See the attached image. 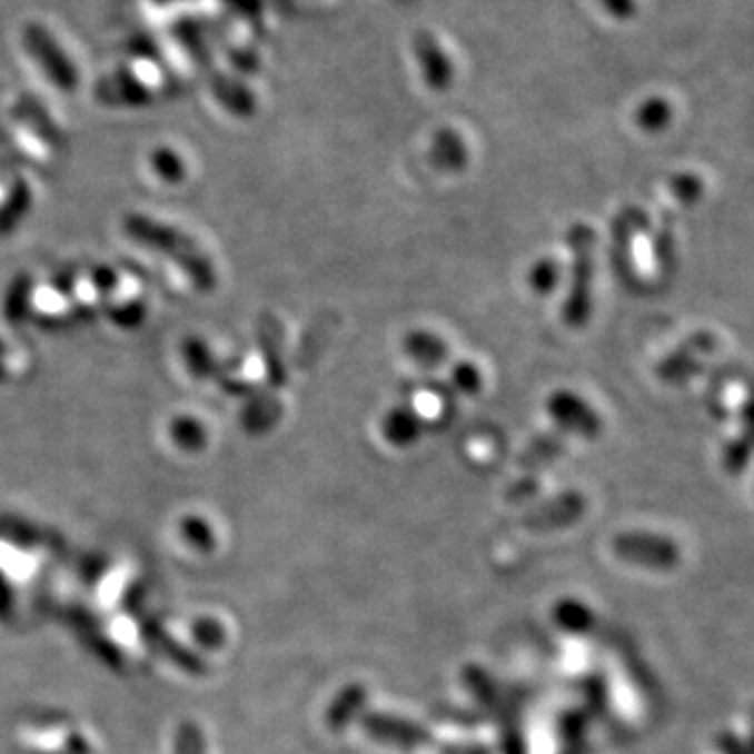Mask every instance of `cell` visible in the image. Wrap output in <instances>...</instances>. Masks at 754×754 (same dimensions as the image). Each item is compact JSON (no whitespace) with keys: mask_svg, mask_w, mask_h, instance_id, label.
Instances as JSON below:
<instances>
[{"mask_svg":"<svg viewBox=\"0 0 754 754\" xmlns=\"http://www.w3.org/2000/svg\"><path fill=\"white\" fill-rule=\"evenodd\" d=\"M566 244L571 248L568 291L562 305V321L571 329L587 327L593 317V281H595V248L597 235L589 225L575 222Z\"/></svg>","mask_w":754,"mask_h":754,"instance_id":"1","label":"cell"},{"mask_svg":"<svg viewBox=\"0 0 754 754\" xmlns=\"http://www.w3.org/2000/svg\"><path fill=\"white\" fill-rule=\"evenodd\" d=\"M545 411L557 430L583 440H595L604 431V419L587 398L559 388L547 396Z\"/></svg>","mask_w":754,"mask_h":754,"instance_id":"2","label":"cell"},{"mask_svg":"<svg viewBox=\"0 0 754 754\" xmlns=\"http://www.w3.org/2000/svg\"><path fill=\"white\" fill-rule=\"evenodd\" d=\"M614 549L618 552V556L649 564V566L652 564L668 566V564H675L679 557L677 545L673 540L665 539L663 535H652V533H642V530L618 535Z\"/></svg>","mask_w":754,"mask_h":754,"instance_id":"3","label":"cell"},{"mask_svg":"<svg viewBox=\"0 0 754 754\" xmlns=\"http://www.w3.org/2000/svg\"><path fill=\"white\" fill-rule=\"evenodd\" d=\"M649 229V220L642 208L627 206L616 216L612 225V250H614V267L621 277L633 279V239L635 235L644 234Z\"/></svg>","mask_w":754,"mask_h":754,"instance_id":"4","label":"cell"},{"mask_svg":"<svg viewBox=\"0 0 754 754\" xmlns=\"http://www.w3.org/2000/svg\"><path fill=\"white\" fill-rule=\"evenodd\" d=\"M426 430L424 417L411 405H396L379 419L381 438L395 449H409L417 445Z\"/></svg>","mask_w":754,"mask_h":754,"instance_id":"5","label":"cell"},{"mask_svg":"<svg viewBox=\"0 0 754 754\" xmlns=\"http://www.w3.org/2000/svg\"><path fill=\"white\" fill-rule=\"evenodd\" d=\"M711 344L713 340L708 338V334H698L683 341L679 348H675L666 359L661 360L656 374L666 384H679L683 379H689L696 374V367H698L696 357L702 353H708Z\"/></svg>","mask_w":754,"mask_h":754,"instance_id":"6","label":"cell"},{"mask_svg":"<svg viewBox=\"0 0 754 754\" xmlns=\"http://www.w3.org/2000/svg\"><path fill=\"white\" fill-rule=\"evenodd\" d=\"M403 350L407 359L414 360L421 369H438L449 363L450 348L445 338L430 329H411L403 338Z\"/></svg>","mask_w":754,"mask_h":754,"instance_id":"7","label":"cell"},{"mask_svg":"<svg viewBox=\"0 0 754 754\" xmlns=\"http://www.w3.org/2000/svg\"><path fill=\"white\" fill-rule=\"evenodd\" d=\"M430 162L443 175H464L469 163V149L459 132L443 128L431 137Z\"/></svg>","mask_w":754,"mask_h":754,"instance_id":"8","label":"cell"},{"mask_svg":"<svg viewBox=\"0 0 754 754\" xmlns=\"http://www.w3.org/2000/svg\"><path fill=\"white\" fill-rule=\"evenodd\" d=\"M585 509V502L578 493H564L559 495L549 505L540 507L539 512H535L530 516V520L535 526H557V524H568V522L576 520Z\"/></svg>","mask_w":754,"mask_h":754,"instance_id":"9","label":"cell"},{"mask_svg":"<svg viewBox=\"0 0 754 754\" xmlns=\"http://www.w3.org/2000/svg\"><path fill=\"white\" fill-rule=\"evenodd\" d=\"M562 279H564V267L554 256H543L539 260H535L526 272L528 288L540 298L556 294L562 286Z\"/></svg>","mask_w":754,"mask_h":754,"instance_id":"10","label":"cell"},{"mask_svg":"<svg viewBox=\"0 0 754 754\" xmlns=\"http://www.w3.org/2000/svg\"><path fill=\"white\" fill-rule=\"evenodd\" d=\"M450 388L459 395L478 396L485 388V376L474 360H457L450 367Z\"/></svg>","mask_w":754,"mask_h":754,"instance_id":"11","label":"cell"},{"mask_svg":"<svg viewBox=\"0 0 754 754\" xmlns=\"http://www.w3.org/2000/svg\"><path fill=\"white\" fill-rule=\"evenodd\" d=\"M562 453H564V440L559 438V434H543L530 443V447L526 449L524 457H522V464H526V466L549 464V462L557 459Z\"/></svg>","mask_w":754,"mask_h":754,"instance_id":"12","label":"cell"},{"mask_svg":"<svg viewBox=\"0 0 754 754\" xmlns=\"http://www.w3.org/2000/svg\"><path fill=\"white\" fill-rule=\"evenodd\" d=\"M635 122L646 132H661L673 122V109L663 99H649L635 113Z\"/></svg>","mask_w":754,"mask_h":754,"instance_id":"13","label":"cell"},{"mask_svg":"<svg viewBox=\"0 0 754 754\" xmlns=\"http://www.w3.org/2000/svg\"><path fill=\"white\" fill-rule=\"evenodd\" d=\"M668 189L675 198L679 199V204H683V206H694L696 201H701L702 194H704L701 177L694 175V172L675 175L668 182Z\"/></svg>","mask_w":754,"mask_h":754,"instance_id":"14","label":"cell"},{"mask_svg":"<svg viewBox=\"0 0 754 754\" xmlns=\"http://www.w3.org/2000/svg\"><path fill=\"white\" fill-rule=\"evenodd\" d=\"M742 424H744V428H746V436H744V438H748L754 445V398L744 405Z\"/></svg>","mask_w":754,"mask_h":754,"instance_id":"15","label":"cell"}]
</instances>
